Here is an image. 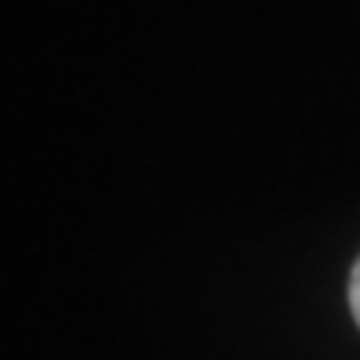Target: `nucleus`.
I'll return each instance as SVG.
<instances>
[{
    "mask_svg": "<svg viewBox=\"0 0 360 360\" xmlns=\"http://www.w3.org/2000/svg\"><path fill=\"white\" fill-rule=\"evenodd\" d=\"M349 309H353V320L360 327V257H356L353 276H349Z\"/></svg>",
    "mask_w": 360,
    "mask_h": 360,
    "instance_id": "obj_1",
    "label": "nucleus"
}]
</instances>
